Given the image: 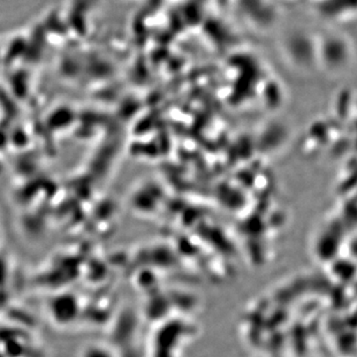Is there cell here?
<instances>
[{
    "mask_svg": "<svg viewBox=\"0 0 357 357\" xmlns=\"http://www.w3.org/2000/svg\"><path fill=\"white\" fill-rule=\"evenodd\" d=\"M82 357H112V351L107 347L100 344H93L84 349Z\"/></svg>",
    "mask_w": 357,
    "mask_h": 357,
    "instance_id": "obj_1",
    "label": "cell"
}]
</instances>
